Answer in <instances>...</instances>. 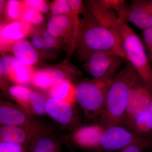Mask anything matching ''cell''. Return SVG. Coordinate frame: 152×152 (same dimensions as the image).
I'll list each match as a JSON object with an SVG mask.
<instances>
[{
	"label": "cell",
	"instance_id": "cell-20",
	"mask_svg": "<svg viewBox=\"0 0 152 152\" xmlns=\"http://www.w3.org/2000/svg\"><path fill=\"white\" fill-rule=\"evenodd\" d=\"M48 98L42 93L32 90L29 98L28 113L31 115H47L45 105Z\"/></svg>",
	"mask_w": 152,
	"mask_h": 152
},
{
	"label": "cell",
	"instance_id": "cell-12",
	"mask_svg": "<svg viewBox=\"0 0 152 152\" xmlns=\"http://www.w3.org/2000/svg\"><path fill=\"white\" fill-rule=\"evenodd\" d=\"M140 29L152 27V1H134L128 7L126 22Z\"/></svg>",
	"mask_w": 152,
	"mask_h": 152
},
{
	"label": "cell",
	"instance_id": "cell-4",
	"mask_svg": "<svg viewBox=\"0 0 152 152\" xmlns=\"http://www.w3.org/2000/svg\"><path fill=\"white\" fill-rule=\"evenodd\" d=\"M119 31L127 61L132 66L152 94V68L142 42L125 22L120 23Z\"/></svg>",
	"mask_w": 152,
	"mask_h": 152
},
{
	"label": "cell",
	"instance_id": "cell-30",
	"mask_svg": "<svg viewBox=\"0 0 152 152\" xmlns=\"http://www.w3.org/2000/svg\"><path fill=\"white\" fill-rule=\"evenodd\" d=\"M31 44L36 50H42L44 49L43 41L42 36L35 34L33 36L31 39Z\"/></svg>",
	"mask_w": 152,
	"mask_h": 152
},
{
	"label": "cell",
	"instance_id": "cell-2",
	"mask_svg": "<svg viewBox=\"0 0 152 152\" xmlns=\"http://www.w3.org/2000/svg\"><path fill=\"white\" fill-rule=\"evenodd\" d=\"M83 30L76 50L84 61L93 53L110 52L127 61L118 30L108 27L98 21L87 9Z\"/></svg>",
	"mask_w": 152,
	"mask_h": 152
},
{
	"label": "cell",
	"instance_id": "cell-5",
	"mask_svg": "<svg viewBox=\"0 0 152 152\" xmlns=\"http://www.w3.org/2000/svg\"><path fill=\"white\" fill-rule=\"evenodd\" d=\"M142 138L120 125L105 129L101 136L100 148L102 151H120Z\"/></svg>",
	"mask_w": 152,
	"mask_h": 152
},
{
	"label": "cell",
	"instance_id": "cell-33",
	"mask_svg": "<svg viewBox=\"0 0 152 152\" xmlns=\"http://www.w3.org/2000/svg\"><path fill=\"white\" fill-rule=\"evenodd\" d=\"M151 61H152V58H151Z\"/></svg>",
	"mask_w": 152,
	"mask_h": 152
},
{
	"label": "cell",
	"instance_id": "cell-3",
	"mask_svg": "<svg viewBox=\"0 0 152 152\" xmlns=\"http://www.w3.org/2000/svg\"><path fill=\"white\" fill-rule=\"evenodd\" d=\"M121 66L112 69L104 76L83 81L75 86V99L87 119H98L103 110L107 94Z\"/></svg>",
	"mask_w": 152,
	"mask_h": 152
},
{
	"label": "cell",
	"instance_id": "cell-21",
	"mask_svg": "<svg viewBox=\"0 0 152 152\" xmlns=\"http://www.w3.org/2000/svg\"><path fill=\"white\" fill-rule=\"evenodd\" d=\"M31 91L32 89L24 85L18 84L13 85L8 89L10 96L26 112L28 111L29 98Z\"/></svg>",
	"mask_w": 152,
	"mask_h": 152
},
{
	"label": "cell",
	"instance_id": "cell-19",
	"mask_svg": "<svg viewBox=\"0 0 152 152\" xmlns=\"http://www.w3.org/2000/svg\"><path fill=\"white\" fill-rule=\"evenodd\" d=\"M75 89V86L67 80L48 90L50 97L73 104L76 102Z\"/></svg>",
	"mask_w": 152,
	"mask_h": 152
},
{
	"label": "cell",
	"instance_id": "cell-13",
	"mask_svg": "<svg viewBox=\"0 0 152 152\" xmlns=\"http://www.w3.org/2000/svg\"><path fill=\"white\" fill-rule=\"evenodd\" d=\"M47 31L55 39L63 40L69 45L71 50L73 35V23L72 16L66 15L53 16L47 27Z\"/></svg>",
	"mask_w": 152,
	"mask_h": 152
},
{
	"label": "cell",
	"instance_id": "cell-16",
	"mask_svg": "<svg viewBox=\"0 0 152 152\" xmlns=\"http://www.w3.org/2000/svg\"><path fill=\"white\" fill-rule=\"evenodd\" d=\"M62 142L48 128L34 137L28 152H61Z\"/></svg>",
	"mask_w": 152,
	"mask_h": 152
},
{
	"label": "cell",
	"instance_id": "cell-29",
	"mask_svg": "<svg viewBox=\"0 0 152 152\" xmlns=\"http://www.w3.org/2000/svg\"><path fill=\"white\" fill-rule=\"evenodd\" d=\"M43 32L41 36L43 41L44 48H53L56 46V39L50 35L47 30Z\"/></svg>",
	"mask_w": 152,
	"mask_h": 152
},
{
	"label": "cell",
	"instance_id": "cell-26",
	"mask_svg": "<svg viewBox=\"0 0 152 152\" xmlns=\"http://www.w3.org/2000/svg\"><path fill=\"white\" fill-rule=\"evenodd\" d=\"M28 148L21 144L0 141V152H28Z\"/></svg>",
	"mask_w": 152,
	"mask_h": 152
},
{
	"label": "cell",
	"instance_id": "cell-8",
	"mask_svg": "<svg viewBox=\"0 0 152 152\" xmlns=\"http://www.w3.org/2000/svg\"><path fill=\"white\" fill-rule=\"evenodd\" d=\"M0 124L1 125L31 127L41 125L19 105L3 100L0 102Z\"/></svg>",
	"mask_w": 152,
	"mask_h": 152
},
{
	"label": "cell",
	"instance_id": "cell-18",
	"mask_svg": "<svg viewBox=\"0 0 152 152\" xmlns=\"http://www.w3.org/2000/svg\"><path fill=\"white\" fill-rule=\"evenodd\" d=\"M10 50L17 60L29 66H32L39 60V54L28 41L23 39L13 44Z\"/></svg>",
	"mask_w": 152,
	"mask_h": 152
},
{
	"label": "cell",
	"instance_id": "cell-27",
	"mask_svg": "<svg viewBox=\"0 0 152 152\" xmlns=\"http://www.w3.org/2000/svg\"><path fill=\"white\" fill-rule=\"evenodd\" d=\"M26 6L40 12L46 13L48 12L49 7L46 1L43 0H25L23 1Z\"/></svg>",
	"mask_w": 152,
	"mask_h": 152
},
{
	"label": "cell",
	"instance_id": "cell-1",
	"mask_svg": "<svg viewBox=\"0 0 152 152\" xmlns=\"http://www.w3.org/2000/svg\"><path fill=\"white\" fill-rule=\"evenodd\" d=\"M132 66L127 61L115 77L107 94L99 124L104 129L119 125L124 115L134 87L141 81Z\"/></svg>",
	"mask_w": 152,
	"mask_h": 152
},
{
	"label": "cell",
	"instance_id": "cell-6",
	"mask_svg": "<svg viewBox=\"0 0 152 152\" xmlns=\"http://www.w3.org/2000/svg\"><path fill=\"white\" fill-rule=\"evenodd\" d=\"M34 72L31 66L22 64L15 57L6 56L1 58V80L7 78L15 84L25 86L32 83Z\"/></svg>",
	"mask_w": 152,
	"mask_h": 152
},
{
	"label": "cell",
	"instance_id": "cell-23",
	"mask_svg": "<svg viewBox=\"0 0 152 152\" xmlns=\"http://www.w3.org/2000/svg\"><path fill=\"white\" fill-rule=\"evenodd\" d=\"M21 20L33 26L41 24L43 22L44 18L42 13L40 12L25 4Z\"/></svg>",
	"mask_w": 152,
	"mask_h": 152
},
{
	"label": "cell",
	"instance_id": "cell-15",
	"mask_svg": "<svg viewBox=\"0 0 152 152\" xmlns=\"http://www.w3.org/2000/svg\"><path fill=\"white\" fill-rule=\"evenodd\" d=\"M73 104L49 97L45 105L47 115L62 126H69L74 119Z\"/></svg>",
	"mask_w": 152,
	"mask_h": 152
},
{
	"label": "cell",
	"instance_id": "cell-32",
	"mask_svg": "<svg viewBox=\"0 0 152 152\" xmlns=\"http://www.w3.org/2000/svg\"><path fill=\"white\" fill-rule=\"evenodd\" d=\"M102 152V151H99V152H89V151H87V152Z\"/></svg>",
	"mask_w": 152,
	"mask_h": 152
},
{
	"label": "cell",
	"instance_id": "cell-28",
	"mask_svg": "<svg viewBox=\"0 0 152 152\" xmlns=\"http://www.w3.org/2000/svg\"><path fill=\"white\" fill-rule=\"evenodd\" d=\"M143 37L150 58L152 57V27L143 31Z\"/></svg>",
	"mask_w": 152,
	"mask_h": 152
},
{
	"label": "cell",
	"instance_id": "cell-7",
	"mask_svg": "<svg viewBox=\"0 0 152 152\" xmlns=\"http://www.w3.org/2000/svg\"><path fill=\"white\" fill-rule=\"evenodd\" d=\"M124 60L110 52L98 51L90 55L84 61L85 69L94 78L104 76L112 69L121 66Z\"/></svg>",
	"mask_w": 152,
	"mask_h": 152
},
{
	"label": "cell",
	"instance_id": "cell-31",
	"mask_svg": "<svg viewBox=\"0 0 152 152\" xmlns=\"http://www.w3.org/2000/svg\"><path fill=\"white\" fill-rule=\"evenodd\" d=\"M149 109L151 111V112L152 113V100L151 102V104H150Z\"/></svg>",
	"mask_w": 152,
	"mask_h": 152
},
{
	"label": "cell",
	"instance_id": "cell-17",
	"mask_svg": "<svg viewBox=\"0 0 152 152\" xmlns=\"http://www.w3.org/2000/svg\"><path fill=\"white\" fill-rule=\"evenodd\" d=\"M67 1L72 11L73 23V35L71 50L73 53L76 50L81 34L86 10L83 2L81 0H68Z\"/></svg>",
	"mask_w": 152,
	"mask_h": 152
},
{
	"label": "cell",
	"instance_id": "cell-24",
	"mask_svg": "<svg viewBox=\"0 0 152 152\" xmlns=\"http://www.w3.org/2000/svg\"><path fill=\"white\" fill-rule=\"evenodd\" d=\"M51 12L53 16L66 15L72 16L70 8L66 0H56L50 4Z\"/></svg>",
	"mask_w": 152,
	"mask_h": 152
},
{
	"label": "cell",
	"instance_id": "cell-14",
	"mask_svg": "<svg viewBox=\"0 0 152 152\" xmlns=\"http://www.w3.org/2000/svg\"><path fill=\"white\" fill-rule=\"evenodd\" d=\"M67 73L59 68L50 67L35 71L32 83L43 89H49L56 85L70 80Z\"/></svg>",
	"mask_w": 152,
	"mask_h": 152
},
{
	"label": "cell",
	"instance_id": "cell-22",
	"mask_svg": "<svg viewBox=\"0 0 152 152\" xmlns=\"http://www.w3.org/2000/svg\"><path fill=\"white\" fill-rule=\"evenodd\" d=\"M25 8L23 1L9 0L6 2L4 12L6 18L11 22L21 20Z\"/></svg>",
	"mask_w": 152,
	"mask_h": 152
},
{
	"label": "cell",
	"instance_id": "cell-25",
	"mask_svg": "<svg viewBox=\"0 0 152 152\" xmlns=\"http://www.w3.org/2000/svg\"><path fill=\"white\" fill-rule=\"evenodd\" d=\"M152 147V141L142 138L120 150L119 152H145Z\"/></svg>",
	"mask_w": 152,
	"mask_h": 152
},
{
	"label": "cell",
	"instance_id": "cell-9",
	"mask_svg": "<svg viewBox=\"0 0 152 152\" xmlns=\"http://www.w3.org/2000/svg\"><path fill=\"white\" fill-rule=\"evenodd\" d=\"M104 129L99 124L83 126L74 132L72 141L77 148L82 150L101 151L100 140Z\"/></svg>",
	"mask_w": 152,
	"mask_h": 152
},
{
	"label": "cell",
	"instance_id": "cell-11",
	"mask_svg": "<svg viewBox=\"0 0 152 152\" xmlns=\"http://www.w3.org/2000/svg\"><path fill=\"white\" fill-rule=\"evenodd\" d=\"M32 26L20 20L1 26V49L10 50L13 44L24 39L32 32Z\"/></svg>",
	"mask_w": 152,
	"mask_h": 152
},
{
	"label": "cell",
	"instance_id": "cell-10",
	"mask_svg": "<svg viewBox=\"0 0 152 152\" xmlns=\"http://www.w3.org/2000/svg\"><path fill=\"white\" fill-rule=\"evenodd\" d=\"M46 128L42 124L31 127L1 125L0 140L21 144L28 148L34 136Z\"/></svg>",
	"mask_w": 152,
	"mask_h": 152
}]
</instances>
